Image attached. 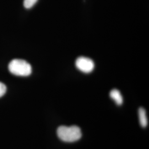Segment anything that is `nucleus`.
Here are the masks:
<instances>
[{"instance_id": "nucleus-1", "label": "nucleus", "mask_w": 149, "mask_h": 149, "mask_svg": "<svg viewBox=\"0 0 149 149\" xmlns=\"http://www.w3.org/2000/svg\"><path fill=\"white\" fill-rule=\"evenodd\" d=\"M57 135L59 138L64 142L72 143L81 139L82 133L77 126H60L57 129Z\"/></svg>"}, {"instance_id": "nucleus-2", "label": "nucleus", "mask_w": 149, "mask_h": 149, "mask_svg": "<svg viewBox=\"0 0 149 149\" xmlns=\"http://www.w3.org/2000/svg\"><path fill=\"white\" fill-rule=\"evenodd\" d=\"M8 70L12 74L18 76H28L32 73V66L26 61L13 59L8 65Z\"/></svg>"}, {"instance_id": "nucleus-3", "label": "nucleus", "mask_w": 149, "mask_h": 149, "mask_svg": "<svg viewBox=\"0 0 149 149\" xmlns=\"http://www.w3.org/2000/svg\"><path fill=\"white\" fill-rule=\"evenodd\" d=\"M76 66L84 73H90L95 68V63L92 59L84 56H80L76 60Z\"/></svg>"}, {"instance_id": "nucleus-4", "label": "nucleus", "mask_w": 149, "mask_h": 149, "mask_svg": "<svg viewBox=\"0 0 149 149\" xmlns=\"http://www.w3.org/2000/svg\"><path fill=\"white\" fill-rule=\"evenodd\" d=\"M109 95L111 98L116 102L117 105L120 106L122 104L123 99L121 93L117 89H113L110 92Z\"/></svg>"}, {"instance_id": "nucleus-5", "label": "nucleus", "mask_w": 149, "mask_h": 149, "mask_svg": "<svg viewBox=\"0 0 149 149\" xmlns=\"http://www.w3.org/2000/svg\"><path fill=\"white\" fill-rule=\"evenodd\" d=\"M139 122L141 126L143 128L146 127L148 124V120L146 116V112L143 108H140L139 109Z\"/></svg>"}, {"instance_id": "nucleus-6", "label": "nucleus", "mask_w": 149, "mask_h": 149, "mask_svg": "<svg viewBox=\"0 0 149 149\" xmlns=\"http://www.w3.org/2000/svg\"><path fill=\"white\" fill-rule=\"evenodd\" d=\"M37 1L38 0H24L23 5L25 8L29 9L33 7Z\"/></svg>"}, {"instance_id": "nucleus-7", "label": "nucleus", "mask_w": 149, "mask_h": 149, "mask_svg": "<svg viewBox=\"0 0 149 149\" xmlns=\"http://www.w3.org/2000/svg\"><path fill=\"white\" fill-rule=\"evenodd\" d=\"M7 90V88L5 84L0 82V97H2L5 94Z\"/></svg>"}]
</instances>
